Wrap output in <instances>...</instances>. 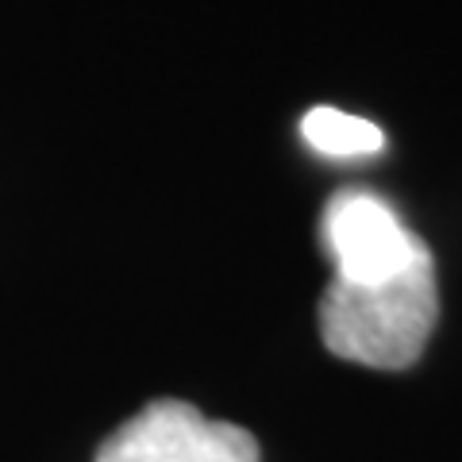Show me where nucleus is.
<instances>
[{
	"mask_svg": "<svg viewBox=\"0 0 462 462\" xmlns=\"http://www.w3.org/2000/svg\"><path fill=\"white\" fill-rule=\"evenodd\" d=\"M324 251L339 282H382L404 270L428 247L401 224L389 200L366 189H339L320 216Z\"/></svg>",
	"mask_w": 462,
	"mask_h": 462,
	"instance_id": "nucleus-3",
	"label": "nucleus"
},
{
	"mask_svg": "<svg viewBox=\"0 0 462 462\" xmlns=\"http://www.w3.org/2000/svg\"><path fill=\"white\" fill-rule=\"evenodd\" d=\"M97 462H258L247 428L208 420L189 401H151L100 443Z\"/></svg>",
	"mask_w": 462,
	"mask_h": 462,
	"instance_id": "nucleus-2",
	"label": "nucleus"
},
{
	"mask_svg": "<svg viewBox=\"0 0 462 462\" xmlns=\"http://www.w3.org/2000/svg\"><path fill=\"white\" fill-rule=\"evenodd\" d=\"M300 135L324 158H370L385 147V132L374 120L331 105H316L300 116Z\"/></svg>",
	"mask_w": 462,
	"mask_h": 462,
	"instance_id": "nucleus-4",
	"label": "nucleus"
},
{
	"mask_svg": "<svg viewBox=\"0 0 462 462\" xmlns=\"http://www.w3.org/2000/svg\"><path fill=\"white\" fill-rule=\"evenodd\" d=\"M439 316L436 258L416 254L382 282H339L320 297V336L331 355L374 370H404L424 355Z\"/></svg>",
	"mask_w": 462,
	"mask_h": 462,
	"instance_id": "nucleus-1",
	"label": "nucleus"
}]
</instances>
